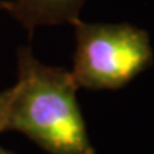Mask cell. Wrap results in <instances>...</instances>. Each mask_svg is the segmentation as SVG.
<instances>
[{
    "label": "cell",
    "instance_id": "5b68a950",
    "mask_svg": "<svg viewBox=\"0 0 154 154\" xmlns=\"http://www.w3.org/2000/svg\"><path fill=\"white\" fill-rule=\"evenodd\" d=\"M0 154H13L11 151H9V150L3 149V147H0Z\"/></svg>",
    "mask_w": 154,
    "mask_h": 154
},
{
    "label": "cell",
    "instance_id": "7a4b0ae2",
    "mask_svg": "<svg viewBox=\"0 0 154 154\" xmlns=\"http://www.w3.org/2000/svg\"><path fill=\"white\" fill-rule=\"evenodd\" d=\"M73 26L76 50L70 73L79 88L117 90L153 64V47L144 29L80 19Z\"/></svg>",
    "mask_w": 154,
    "mask_h": 154
},
{
    "label": "cell",
    "instance_id": "8992f818",
    "mask_svg": "<svg viewBox=\"0 0 154 154\" xmlns=\"http://www.w3.org/2000/svg\"><path fill=\"white\" fill-rule=\"evenodd\" d=\"M0 9L5 10V2H3V0H0Z\"/></svg>",
    "mask_w": 154,
    "mask_h": 154
},
{
    "label": "cell",
    "instance_id": "277c9868",
    "mask_svg": "<svg viewBox=\"0 0 154 154\" xmlns=\"http://www.w3.org/2000/svg\"><path fill=\"white\" fill-rule=\"evenodd\" d=\"M13 91H14V86L0 91V133L6 130V119H7L9 106L13 97Z\"/></svg>",
    "mask_w": 154,
    "mask_h": 154
},
{
    "label": "cell",
    "instance_id": "6da1fadb",
    "mask_svg": "<svg viewBox=\"0 0 154 154\" xmlns=\"http://www.w3.org/2000/svg\"><path fill=\"white\" fill-rule=\"evenodd\" d=\"M17 69L6 130L22 133L50 154L96 153L72 73L42 63L27 46L17 51Z\"/></svg>",
    "mask_w": 154,
    "mask_h": 154
},
{
    "label": "cell",
    "instance_id": "3957f363",
    "mask_svg": "<svg viewBox=\"0 0 154 154\" xmlns=\"http://www.w3.org/2000/svg\"><path fill=\"white\" fill-rule=\"evenodd\" d=\"M87 0H7L5 10L17 22L33 32L40 26L73 24Z\"/></svg>",
    "mask_w": 154,
    "mask_h": 154
}]
</instances>
